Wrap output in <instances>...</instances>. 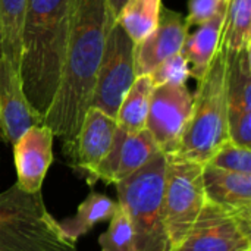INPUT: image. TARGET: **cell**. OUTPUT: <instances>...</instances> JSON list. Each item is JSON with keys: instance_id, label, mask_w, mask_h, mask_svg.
Returning <instances> with one entry per match:
<instances>
[{"instance_id": "1", "label": "cell", "mask_w": 251, "mask_h": 251, "mask_svg": "<svg viewBox=\"0 0 251 251\" xmlns=\"http://www.w3.org/2000/svg\"><path fill=\"white\" fill-rule=\"evenodd\" d=\"M113 22L107 0H71V29L60 84L43 119V125L60 138L68 159L91 106L106 35Z\"/></svg>"}, {"instance_id": "2", "label": "cell", "mask_w": 251, "mask_h": 251, "mask_svg": "<svg viewBox=\"0 0 251 251\" xmlns=\"http://www.w3.org/2000/svg\"><path fill=\"white\" fill-rule=\"evenodd\" d=\"M71 29V0H28L19 56V79L29 106L44 119L62 76Z\"/></svg>"}, {"instance_id": "3", "label": "cell", "mask_w": 251, "mask_h": 251, "mask_svg": "<svg viewBox=\"0 0 251 251\" xmlns=\"http://www.w3.org/2000/svg\"><path fill=\"white\" fill-rule=\"evenodd\" d=\"M193 109L176 156L206 165L229 141L226 100V49L221 43L204 76L193 93Z\"/></svg>"}, {"instance_id": "4", "label": "cell", "mask_w": 251, "mask_h": 251, "mask_svg": "<svg viewBox=\"0 0 251 251\" xmlns=\"http://www.w3.org/2000/svg\"><path fill=\"white\" fill-rule=\"evenodd\" d=\"M166 154L156 153L131 176L115 184L118 204L125 212L135 251H169L163 221Z\"/></svg>"}, {"instance_id": "5", "label": "cell", "mask_w": 251, "mask_h": 251, "mask_svg": "<svg viewBox=\"0 0 251 251\" xmlns=\"http://www.w3.org/2000/svg\"><path fill=\"white\" fill-rule=\"evenodd\" d=\"M0 251H76L60 224L47 212L41 191L13 184L0 193Z\"/></svg>"}, {"instance_id": "6", "label": "cell", "mask_w": 251, "mask_h": 251, "mask_svg": "<svg viewBox=\"0 0 251 251\" xmlns=\"http://www.w3.org/2000/svg\"><path fill=\"white\" fill-rule=\"evenodd\" d=\"M206 203L203 165L176 154L166 156L163 185V221L169 251L185 238Z\"/></svg>"}, {"instance_id": "7", "label": "cell", "mask_w": 251, "mask_h": 251, "mask_svg": "<svg viewBox=\"0 0 251 251\" xmlns=\"http://www.w3.org/2000/svg\"><path fill=\"white\" fill-rule=\"evenodd\" d=\"M135 78V44L121 25L113 22L106 35L90 107L115 119Z\"/></svg>"}, {"instance_id": "8", "label": "cell", "mask_w": 251, "mask_h": 251, "mask_svg": "<svg viewBox=\"0 0 251 251\" xmlns=\"http://www.w3.org/2000/svg\"><path fill=\"white\" fill-rule=\"evenodd\" d=\"M251 249V218L206 200L191 229L172 251H240Z\"/></svg>"}, {"instance_id": "9", "label": "cell", "mask_w": 251, "mask_h": 251, "mask_svg": "<svg viewBox=\"0 0 251 251\" xmlns=\"http://www.w3.org/2000/svg\"><path fill=\"white\" fill-rule=\"evenodd\" d=\"M193 100L194 96L185 84L153 87L146 129L163 154L176 153L191 115Z\"/></svg>"}, {"instance_id": "10", "label": "cell", "mask_w": 251, "mask_h": 251, "mask_svg": "<svg viewBox=\"0 0 251 251\" xmlns=\"http://www.w3.org/2000/svg\"><path fill=\"white\" fill-rule=\"evenodd\" d=\"M116 128V121L96 107H90L82 119L69 162L90 187L96 182V171L113 143Z\"/></svg>"}, {"instance_id": "11", "label": "cell", "mask_w": 251, "mask_h": 251, "mask_svg": "<svg viewBox=\"0 0 251 251\" xmlns=\"http://www.w3.org/2000/svg\"><path fill=\"white\" fill-rule=\"evenodd\" d=\"M159 151L147 129L131 134L118 126L113 143L96 171V182L115 185L131 176Z\"/></svg>"}, {"instance_id": "12", "label": "cell", "mask_w": 251, "mask_h": 251, "mask_svg": "<svg viewBox=\"0 0 251 251\" xmlns=\"http://www.w3.org/2000/svg\"><path fill=\"white\" fill-rule=\"evenodd\" d=\"M54 134L46 125H34L13 144L16 185L26 193L41 191L46 174L53 162Z\"/></svg>"}, {"instance_id": "13", "label": "cell", "mask_w": 251, "mask_h": 251, "mask_svg": "<svg viewBox=\"0 0 251 251\" xmlns=\"http://www.w3.org/2000/svg\"><path fill=\"white\" fill-rule=\"evenodd\" d=\"M188 29L190 25L184 15L162 6L156 28L143 41L135 44L137 76L150 75L159 63L181 51Z\"/></svg>"}, {"instance_id": "14", "label": "cell", "mask_w": 251, "mask_h": 251, "mask_svg": "<svg viewBox=\"0 0 251 251\" xmlns=\"http://www.w3.org/2000/svg\"><path fill=\"white\" fill-rule=\"evenodd\" d=\"M43 125V118L26 101L21 79L4 62L0 63V138L15 144L31 126Z\"/></svg>"}, {"instance_id": "15", "label": "cell", "mask_w": 251, "mask_h": 251, "mask_svg": "<svg viewBox=\"0 0 251 251\" xmlns=\"http://www.w3.org/2000/svg\"><path fill=\"white\" fill-rule=\"evenodd\" d=\"M206 200L241 216L251 218V175L203 165Z\"/></svg>"}, {"instance_id": "16", "label": "cell", "mask_w": 251, "mask_h": 251, "mask_svg": "<svg viewBox=\"0 0 251 251\" xmlns=\"http://www.w3.org/2000/svg\"><path fill=\"white\" fill-rule=\"evenodd\" d=\"M226 7L222 9L206 24L200 25L196 32H188L185 38L182 53L185 54L190 65V76L196 78L197 81H200L207 72L210 62L222 43Z\"/></svg>"}, {"instance_id": "17", "label": "cell", "mask_w": 251, "mask_h": 251, "mask_svg": "<svg viewBox=\"0 0 251 251\" xmlns=\"http://www.w3.org/2000/svg\"><path fill=\"white\" fill-rule=\"evenodd\" d=\"M226 100L231 109L251 112V46L226 50Z\"/></svg>"}, {"instance_id": "18", "label": "cell", "mask_w": 251, "mask_h": 251, "mask_svg": "<svg viewBox=\"0 0 251 251\" xmlns=\"http://www.w3.org/2000/svg\"><path fill=\"white\" fill-rule=\"evenodd\" d=\"M153 87L150 75H140L134 79L115 118L121 129L131 134L146 129Z\"/></svg>"}, {"instance_id": "19", "label": "cell", "mask_w": 251, "mask_h": 251, "mask_svg": "<svg viewBox=\"0 0 251 251\" xmlns=\"http://www.w3.org/2000/svg\"><path fill=\"white\" fill-rule=\"evenodd\" d=\"M118 209V201H113L104 194L91 193L79 206L71 219L60 224V229L68 240L76 243L79 237L85 235L99 222L110 221Z\"/></svg>"}, {"instance_id": "20", "label": "cell", "mask_w": 251, "mask_h": 251, "mask_svg": "<svg viewBox=\"0 0 251 251\" xmlns=\"http://www.w3.org/2000/svg\"><path fill=\"white\" fill-rule=\"evenodd\" d=\"M28 0H0L3 62L19 75L21 35Z\"/></svg>"}, {"instance_id": "21", "label": "cell", "mask_w": 251, "mask_h": 251, "mask_svg": "<svg viewBox=\"0 0 251 251\" xmlns=\"http://www.w3.org/2000/svg\"><path fill=\"white\" fill-rule=\"evenodd\" d=\"M162 6V0H128L115 22L138 44L156 28Z\"/></svg>"}, {"instance_id": "22", "label": "cell", "mask_w": 251, "mask_h": 251, "mask_svg": "<svg viewBox=\"0 0 251 251\" xmlns=\"http://www.w3.org/2000/svg\"><path fill=\"white\" fill-rule=\"evenodd\" d=\"M222 43L228 51L251 46V0H228Z\"/></svg>"}, {"instance_id": "23", "label": "cell", "mask_w": 251, "mask_h": 251, "mask_svg": "<svg viewBox=\"0 0 251 251\" xmlns=\"http://www.w3.org/2000/svg\"><path fill=\"white\" fill-rule=\"evenodd\" d=\"M99 244L101 251H135L129 221L119 204L107 231L99 237Z\"/></svg>"}, {"instance_id": "24", "label": "cell", "mask_w": 251, "mask_h": 251, "mask_svg": "<svg viewBox=\"0 0 251 251\" xmlns=\"http://www.w3.org/2000/svg\"><path fill=\"white\" fill-rule=\"evenodd\" d=\"M228 172L251 175V149L241 147L232 141L225 143L206 163Z\"/></svg>"}, {"instance_id": "25", "label": "cell", "mask_w": 251, "mask_h": 251, "mask_svg": "<svg viewBox=\"0 0 251 251\" xmlns=\"http://www.w3.org/2000/svg\"><path fill=\"white\" fill-rule=\"evenodd\" d=\"M190 78V65L185 54L181 51L172 54L159 63L150 74L154 87L157 85H182Z\"/></svg>"}, {"instance_id": "26", "label": "cell", "mask_w": 251, "mask_h": 251, "mask_svg": "<svg viewBox=\"0 0 251 251\" xmlns=\"http://www.w3.org/2000/svg\"><path fill=\"white\" fill-rule=\"evenodd\" d=\"M228 135L234 144L251 149V112L228 107Z\"/></svg>"}, {"instance_id": "27", "label": "cell", "mask_w": 251, "mask_h": 251, "mask_svg": "<svg viewBox=\"0 0 251 251\" xmlns=\"http://www.w3.org/2000/svg\"><path fill=\"white\" fill-rule=\"evenodd\" d=\"M228 0H190L188 1V15L185 16L187 24L191 25H203L210 21L215 15H218L222 9H225Z\"/></svg>"}, {"instance_id": "28", "label": "cell", "mask_w": 251, "mask_h": 251, "mask_svg": "<svg viewBox=\"0 0 251 251\" xmlns=\"http://www.w3.org/2000/svg\"><path fill=\"white\" fill-rule=\"evenodd\" d=\"M128 0H107V4H109V9L113 15V18L116 19V16L119 15V12L122 10V7L125 6Z\"/></svg>"}, {"instance_id": "29", "label": "cell", "mask_w": 251, "mask_h": 251, "mask_svg": "<svg viewBox=\"0 0 251 251\" xmlns=\"http://www.w3.org/2000/svg\"><path fill=\"white\" fill-rule=\"evenodd\" d=\"M3 62V38H1V22H0V63Z\"/></svg>"}, {"instance_id": "30", "label": "cell", "mask_w": 251, "mask_h": 251, "mask_svg": "<svg viewBox=\"0 0 251 251\" xmlns=\"http://www.w3.org/2000/svg\"><path fill=\"white\" fill-rule=\"evenodd\" d=\"M240 251H251V249H247V250H240Z\"/></svg>"}, {"instance_id": "31", "label": "cell", "mask_w": 251, "mask_h": 251, "mask_svg": "<svg viewBox=\"0 0 251 251\" xmlns=\"http://www.w3.org/2000/svg\"><path fill=\"white\" fill-rule=\"evenodd\" d=\"M0 140H1V138H0Z\"/></svg>"}]
</instances>
